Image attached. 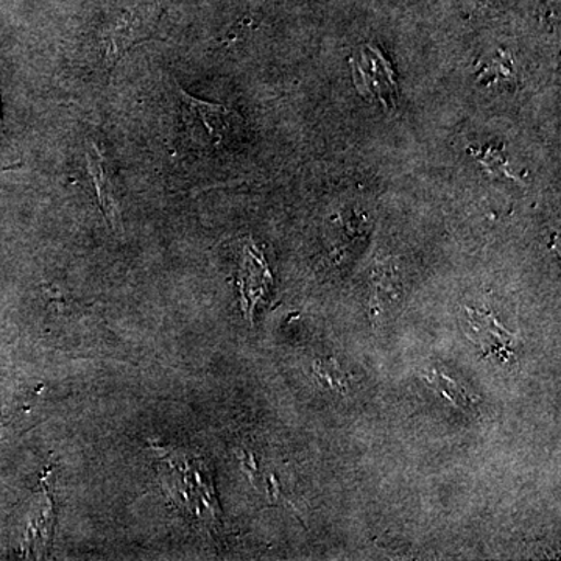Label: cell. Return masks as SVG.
Here are the masks:
<instances>
[{
	"label": "cell",
	"instance_id": "cell-1",
	"mask_svg": "<svg viewBox=\"0 0 561 561\" xmlns=\"http://www.w3.org/2000/svg\"><path fill=\"white\" fill-rule=\"evenodd\" d=\"M181 116L191 138L203 146L219 147L239 122L238 114L219 103L203 102L175 84Z\"/></svg>",
	"mask_w": 561,
	"mask_h": 561
},
{
	"label": "cell",
	"instance_id": "cell-2",
	"mask_svg": "<svg viewBox=\"0 0 561 561\" xmlns=\"http://www.w3.org/2000/svg\"><path fill=\"white\" fill-rule=\"evenodd\" d=\"M160 21V11L154 7L128 11L114 22L108 31L103 32L101 43V58L103 68L111 72L117 62L136 46L149 38Z\"/></svg>",
	"mask_w": 561,
	"mask_h": 561
},
{
	"label": "cell",
	"instance_id": "cell-3",
	"mask_svg": "<svg viewBox=\"0 0 561 561\" xmlns=\"http://www.w3.org/2000/svg\"><path fill=\"white\" fill-rule=\"evenodd\" d=\"M84 158H87L88 172H90L92 183H94L95 194H98L106 221L114 231H122L121 203L116 190H114L113 181L110 179L105 157L95 144L87 142Z\"/></svg>",
	"mask_w": 561,
	"mask_h": 561
},
{
	"label": "cell",
	"instance_id": "cell-4",
	"mask_svg": "<svg viewBox=\"0 0 561 561\" xmlns=\"http://www.w3.org/2000/svg\"><path fill=\"white\" fill-rule=\"evenodd\" d=\"M427 382H430V386L434 387V390H437L446 401L456 404V408H459L465 412L471 411L472 402L470 391L465 389L461 383L449 378L446 373H430V375H427Z\"/></svg>",
	"mask_w": 561,
	"mask_h": 561
}]
</instances>
